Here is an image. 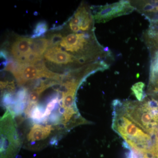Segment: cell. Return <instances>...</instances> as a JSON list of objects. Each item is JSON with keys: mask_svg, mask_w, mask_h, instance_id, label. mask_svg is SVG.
I'll return each mask as SVG.
<instances>
[{"mask_svg": "<svg viewBox=\"0 0 158 158\" xmlns=\"http://www.w3.org/2000/svg\"><path fill=\"white\" fill-rule=\"evenodd\" d=\"M121 102L115 100L113 102V108L112 128L125 142V148H131L142 154L153 152L156 146L152 136L144 131L130 119L123 112Z\"/></svg>", "mask_w": 158, "mask_h": 158, "instance_id": "obj_1", "label": "cell"}, {"mask_svg": "<svg viewBox=\"0 0 158 158\" xmlns=\"http://www.w3.org/2000/svg\"><path fill=\"white\" fill-rule=\"evenodd\" d=\"M12 73L16 79L18 84L20 85H24L30 81L41 78H45L58 81L62 80V75L51 71L48 69L45 70H41L33 64L18 62H17L16 69Z\"/></svg>", "mask_w": 158, "mask_h": 158, "instance_id": "obj_2", "label": "cell"}, {"mask_svg": "<svg viewBox=\"0 0 158 158\" xmlns=\"http://www.w3.org/2000/svg\"><path fill=\"white\" fill-rule=\"evenodd\" d=\"M79 84V80H69L62 84V107L64 110L62 123L66 125L76 115L77 111L74 107L76 92Z\"/></svg>", "mask_w": 158, "mask_h": 158, "instance_id": "obj_3", "label": "cell"}, {"mask_svg": "<svg viewBox=\"0 0 158 158\" xmlns=\"http://www.w3.org/2000/svg\"><path fill=\"white\" fill-rule=\"evenodd\" d=\"M1 153L10 152L19 144L12 116L7 111L1 120Z\"/></svg>", "mask_w": 158, "mask_h": 158, "instance_id": "obj_4", "label": "cell"}, {"mask_svg": "<svg viewBox=\"0 0 158 158\" xmlns=\"http://www.w3.org/2000/svg\"><path fill=\"white\" fill-rule=\"evenodd\" d=\"M134 9L128 1H122L118 2L100 6L95 12L94 18L97 23H105L113 18L128 14Z\"/></svg>", "mask_w": 158, "mask_h": 158, "instance_id": "obj_5", "label": "cell"}, {"mask_svg": "<svg viewBox=\"0 0 158 158\" xmlns=\"http://www.w3.org/2000/svg\"><path fill=\"white\" fill-rule=\"evenodd\" d=\"M43 56L48 62L59 66L69 65L76 60L73 56L59 46L49 48Z\"/></svg>", "mask_w": 158, "mask_h": 158, "instance_id": "obj_6", "label": "cell"}, {"mask_svg": "<svg viewBox=\"0 0 158 158\" xmlns=\"http://www.w3.org/2000/svg\"><path fill=\"white\" fill-rule=\"evenodd\" d=\"M89 36L84 34H70L63 37L59 45L69 52L79 53L88 44Z\"/></svg>", "mask_w": 158, "mask_h": 158, "instance_id": "obj_7", "label": "cell"}, {"mask_svg": "<svg viewBox=\"0 0 158 158\" xmlns=\"http://www.w3.org/2000/svg\"><path fill=\"white\" fill-rule=\"evenodd\" d=\"M33 40V39L29 37H16L9 48L10 55L15 61L19 63L26 56L31 52Z\"/></svg>", "mask_w": 158, "mask_h": 158, "instance_id": "obj_8", "label": "cell"}, {"mask_svg": "<svg viewBox=\"0 0 158 158\" xmlns=\"http://www.w3.org/2000/svg\"><path fill=\"white\" fill-rule=\"evenodd\" d=\"M54 129L51 125L34 124L28 133L27 137V141L35 142L45 140L50 135Z\"/></svg>", "mask_w": 158, "mask_h": 158, "instance_id": "obj_9", "label": "cell"}, {"mask_svg": "<svg viewBox=\"0 0 158 158\" xmlns=\"http://www.w3.org/2000/svg\"><path fill=\"white\" fill-rule=\"evenodd\" d=\"M57 83V81H52L49 82L42 81L37 87H35L33 89L29 94L28 104L26 110V114L27 116H30L31 110L36 106L40 94L49 87L56 85Z\"/></svg>", "mask_w": 158, "mask_h": 158, "instance_id": "obj_10", "label": "cell"}, {"mask_svg": "<svg viewBox=\"0 0 158 158\" xmlns=\"http://www.w3.org/2000/svg\"><path fill=\"white\" fill-rule=\"evenodd\" d=\"M80 19L79 27L82 31H88L90 29L92 23V19L89 12L85 6H81L75 14Z\"/></svg>", "mask_w": 158, "mask_h": 158, "instance_id": "obj_11", "label": "cell"}, {"mask_svg": "<svg viewBox=\"0 0 158 158\" xmlns=\"http://www.w3.org/2000/svg\"><path fill=\"white\" fill-rule=\"evenodd\" d=\"M48 46V39L44 37L34 39L31 44V52L43 57Z\"/></svg>", "mask_w": 158, "mask_h": 158, "instance_id": "obj_12", "label": "cell"}, {"mask_svg": "<svg viewBox=\"0 0 158 158\" xmlns=\"http://www.w3.org/2000/svg\"><path fill=\"white\" fill-rule=\"evenodd\" d=\"M145 85L143 82H139L133 85L131 90L132 94L139 102L143 100L145 96L144 94V88Z\"/></svg>", "mask_w": 158, "mask_h": 158, "instance_id": "obj_13", "label": "cell"}, {"mask_svg": "<svg viewBox=\"0 0 158 158\" xmlns=\"http://www.w3.org/2000/svg\"><path fill=\"white\" fill-rule=\"evenodd\" d=\"M48 31L47 23L44 21H41L37 23L34 28L31 38L36 39L41 37Z\"/></svg>", "mask_w": 158, "mask_h": 158, "instance_id": "obj_14", "label": "cell"}, {"mask_svg": "<svg viewBox=\"0 0 158 158\" xmlns=\"http://www.w3.org/2000/svg\"><path fill=\"white\" fill-rule=\"evenodd\" d=\"M63 36L61 33H55L51 34L49 37V47L58 46L63 39Z\"/></svg>", "mask_w": 158, "mask_h": 158, "instance_id": "obj_15", "label": "cell"}, {"mask_svg": "<svg viewBox=\"0 0 158 158\" xmlns=\"http://www.w3.org/2000/svg\"><path fill=\"white\" fill-rule=\"evenodd\" d=\"M59 100H58V97H55L53 98L47 106L46 109L45 110L44 113V116H48L50 115L51 113H52V110L55 109V106L57 103L58 102Z\"/></svg>", "mask_w": 158, "mask_h": 158, "instance_id": "obj_16", "label": "cell"}, {"mask_svg": "<svg viewBox=\"0 0 158 158\" xmlns=\"http://www.w3.org/2000/svg\"><path fill=\"white\" fill-rule=\"evenodd\" d=\"M29 116L33 119H40L44 117V113H43L39 108L35 106L31 110Z\"/></svg>", "mask_w": 158, "mask_h": 158, "instance_id": "obj_17", "label": "cell"}, {"mask_svg": "<svg viewBox=\"0 0 158 158\" xmlns=\"http://www.w3.org/2000/svg\"><path fill=\"white\" fill-rule=\"evenodd\" d=\"M145 17L149 20L151 24H155L158 23V12H150V14L145 15Z\"/></svg>", "mask_w": 158, "mask_h": 158, "instance_id": "obj_18", "label": "cell"}, {"mask_svg": "<svg viewBox=\"0 0 158 158\" xmlns=\"http://www.w3.org/2000/svg\"><path fill=\"white\" fill-rule=\"evenodd\" d=\"M141 9L144 12H155V7L149 2L144 3Z\"/></svg>", "mask_w": 158, "mask_h": 158, "instance_id": "obj_19", "label": "cell"}, {"mask_svg": "<svg viewBox=\"0 0 158 158\" xmlns=\"http://www.w3.org/2000/svg\"><path fill=\"white\" fill-rule=\"evenodd\" d=\"M151 74L156 75L158 74V59H154L151 66Z\"/></svg>", "mask_w": 158, "mask_h": 158, "instance_id": "obj_20", "label": "cell"}, {"mask_svg": "<svg viewBox=\"0 0 158 158\" xmlns=\"http://www.w3.org/2000/svg\"><path fill=\"white\" fill-rule=\"evenodd\" d=\"M147 102L150 108L152 109L158 108V102L155 100L152 99L151 100L148 101Z\"/></svg>", "mask_w": 158, "mask_h": 158, "instance_id": "obj_21", "label": "cell"}, {"mask_svg": "<svg viewBox=\"0 0 158 158\" xmlns=\"http://www.w3.org/2000/svg\"><path fill=\"white\" fill-rule=\"evenodd\" d=\"M69 26L70 30L74 33H77L80 31V27L79 26L70 23H69Z\"/></svg>", "mask_w": 158, "mask_h": 158, "instance_id": "obj_22", "label": "cell"}, {"mask_svg": "<svg viewBox=\"0 0 158 158\" xmlns=\"http://www.w3.org/2000/svg\"><path fill=\"white\" fill-rule=\"evenodd\" d=\"M158 59V50L156 52V53L154 59Z\"/></svg>", "mask_w": 158, "mask_h": 158, "instance_id": "obj_23", "label": "cell"}, {"mask_svg": "<svg viewBox=\"0 0 158 158\" xmlns=\"http://www.w3.org/2000/svg\"><path fill=\"white\" fill-rule=\"evenodd\" d=\"M104 51H106V52H108L109 50V48L108 47H106V48H104Z\"/></svg>", "mask_w": 158, "mask_h": 158, "instance_id": "obj_24", "label": "cell"}]
</instances>
